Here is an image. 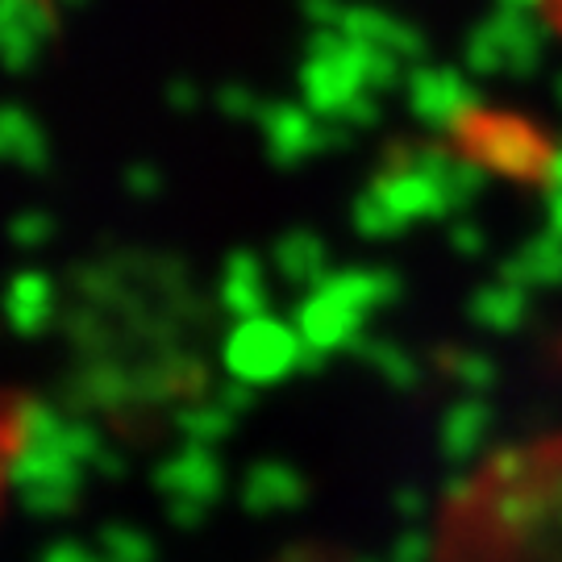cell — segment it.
I'll use <instances>...</instances> for the list:
<instances>
[{
	"label": "cell",
	"mask_w": 562,
	"mask_h": 562,
	"mask_svg": "<svg viewBox=\"0 0 562 562\" xmlns=\"http://www.w3.org/2000/svg\"><path fill=\"white\" fill-rule=\"evenodd\" d=\"M304 362V338L292 334L276 317H246L234 325V334L225 338V367L241 383L259 387V383H280L288 371H296Z\"/></svg>",
	"instance_id": "6da1fadb"
},
{
	"label": "cell",
	"mask_w": 562,
	"mask_h": 562,
	"mask_svg": "<svg viewBox=\"0 0 562 562\" xmlns=\"http://www.w3.org/2000/svg\"><path fill=\"white\" fill-rule=\"evenodd\" d=\"M454 138H462L467 155L483 167H496L504 176H521V180H533L550 171V150L542 146V138L525 125V121H483V117H467L454 130Z\"/></svg>",
	"instance_id": "7a4b0ae2"
},
{
	"label": "cell",
	"mask_w": 562,
	"mask_h": 562,
	"mask_svg": "<svg viewBox=\"0 0 562 562\" xmlns=\"http://www.w3.org/2000/svg\"><path fill=\"white\" fill-rule=\"evenodd\" d=\"M542 63V30L529 13L501 9V18L483 21L480 30L467 38V67L480 76H533Z\"/></svg>",
	"instance_id": "3957f363"
},
{
	"label": "cell",
	"mask_w": 562,
	"mask_h": 562,
	"mask_svg": "<svg viewBox=\"0 0 562 562\" xmlns=\"http://www.w3.org/2000/svg\"><path fill=\"white\" fill-rule=\"evenodd\" d=\"M155 483H159L162 496H167L171 521L192 529L204 517V508L222 496L225 475L222 467H217V459L209 454V446H188L183 454L162 462L159 471H155Z\"/></svg>",
	"instance_id": "277c9868"
},
{
	"label": "cell",
	"mask_w": 562,
	"mask_h": 562,
	"mask_svg": "<svg viewBox=\"0 0 562 562\" xmlns=\"http://www.w3.org/2000/svg\"><path fill=\"white\" fill-rule=\"evenodd\" d=\"M262 138H267V150L280 167H296V162L313 159L322 150H338L346 146V130L338 121H325L317 113H301L296 104H267L262 109Z\"/></svg>",
	"instance_id": "5b68a950"
},
{
	"label": "cell",
	"mask_w": 562,
	"mask_h": 562,
	"mask_svg": "<svg viewBox=\"0 0 562 562\" xmlns=\"http://www.w3.org/2000/svg\"><path fill=\"white\" fill-rule=\"evenodd\" d=\"M404 88H408V104H413V113L434 130H459L467 117H475V109H480V97H475V88L462 80L459 71H450V67H429V63H417L408 76H404Z\"/></svg>",
	"instance_id": "8992f818"
},
{
	"label": "cell",
	"mask_w": 562,
	"mask_h": 562,
	"mask_svg": "<svg viewBox=\"0 0 562 562\" xmlns=\"http://www.w3.org/2000/svg\"><path fill=\"white\" fill-rule=\"evenodd\" d=\"M362 317L359 308H350V304H341L338 296H329V292H308V301L296 308V322H301V338L313 346V350H322V355H334V350H346L350 341L362 334Z\"/></svg>",
	"instance_id": "52a82bcc"
},
{
	"label": "cell",
	"mask_w": 562,
	"mask_h": 562,
	"mask_svg": "<svg viewBox=\"0 0 562 562\" xmlns=\"http://www.w3.org/2000/svg\"><path fill=\"white\" fill-rule=\"evenodd\" d=\"M341 34L350 42H359V46H375V50H387V55H396L401 63H422L425 59V38L408 25V21H396L380 13V9H346V18L338 25Z\"/></svg>",
	"instance_id": "ba28073f"
},
{
	"label": "cell",
	"mask_w": 562,
	"mask_h": 562,
	"mask_svg": "<svg viewBox=\"0 0 562 562\" xmlns=\"http://www.w3.org/2000/svg\"><path fill=\"white\" fill-rule=\"evenodd\" d=\"M4 55L13 71H30L38 59L42 42L50 38L55 18L46 9V0H4Z\"/></svg>",
	"instance_id": "9c48e42d"
},
{
	"label": "cell",
	"mask_w": 562,
	"mask_h": 562,
	"mask_svg": "<svg viewBox=\"0 0 562 562\" xmlns=\"http://www.w3.org/2000/svg\"><path fill=\"white\" fill-rule=\"evenodd\" d=\"M371 188L380 192L383 201H387V209H392L404 225L429 222V217H446L442 192H438L434 180L422 176V171H396V167H392V171L380 176Z\"/></svg>",
	"instance_id": "30bf717a"
},
{
	"label": "cell",
	"mask_w": 562,
	"mask_h": 562,
	"mask_svg": "<svg viewBox=\"0 0 562 562\" xmlns=\"http://www.w3.org/2000/svg\"><path fill=\"white\" fill-rule=\"evenodd\" d=\"M304 501V480L288 467V462L267 459L259 467H250V475L241 483V504L250 513H283V508H296Z\"/></svg>",
	"instance_id": "8fae6325"
},
{
	"label": "cell",
	"mask_w": 562,
	"mask_h": 562,
	"mask_svg": "<svg viewBox=\"0 0 562 562\" xmlns=\"http://www.w3.org/2000/svg\"><path fill=\"white\" fill-rule=\"evenodd\" d=\"M276 271L292 288L304 292H317L329 280V255H325V241L308 229H292L276 241Z\"/></svg>",
	"instance_id": "7c38bea8"
},
{
	"label": "cell",
	"mask_w": 562,
	"mask_h": 562,
	"mask_svg": "<svg viewBox=\"0 0 562 562\" xmlns=\"http://www.w3.org/2000/svg\"><path fill=\"white\" fill-rule=\"evenodd\" d=\"M501 280L517 283L525 292H542V288H562V238L546 229L542 238L525 241L521 250L501 267Z\"/></svg>",
	"instance_id": "4fadbf2b"
},
{
	"label": "cell",
	"mask_w": 562,
	"mask_h": 562,
	"mask_svg": "<svg viewBox=\"0 0 562 562\" xmlns=\"http://www.w3.org/2000/svg\"><path fill=\"white\" fill-rule=\"evenodd\" d=\"M487 425H492V408L480 396H467V401L450 404L442 417V454L450 467H462L467 459H475V450L487 438Z\"/></svg>",
	"instance_id": "5bb4252c"
},
{
	"label": "cell",
	"mask_w": 562,
	"mask_h": 562,
	"mask_svg": "<svg viewBox=\"0 0 562 562\" xmlns=\"http://www.w3.org/2000/svg\"><path fill=\"white\" fill-rule=\"evenodd\" d=\"M55 317V283L42 271H21L9 288V322L18 325L21 338L42 334Z\"/></svg>",
	"instance_id": "9a60e30c"
},
{
	"label": "cell",
	"mask_w": 562,
	"mask_h": 562,
	"mask_svg": "<svg viewBox=\"0 0 562 562\" xmlns=\"http://www.w3.org/2000/svg\"><path fill=\"white\" fill-rule=\"evenodd\" d=\"M467 313H471V322L480 325V329H492V334H513L517 325H525V313H529V292L517 288V283H487L480 288L471 304H467Z\"/></svg>",
	"instance_id": "2e32d148"
},
{
	"label": "cell",
	"mask_w": 562,
	"mask_h": 562,
	"mask_svg": "<svg viewBox=\"0 0 562 562\" xmlns=\"http://www.w3.org/2000/svg\"><path fill=\"white\" fill-rule=\"evenodd\" d=\"M222 304L238 322L262 317V308H267V276H262V262L255 255H229L222 280Z\"/></svg>",
	"instance_id": "e0dca14e"
},
{
	"label": "cell",
	"mask_w": 562,
	"mask_h": 562,
	"mask_svg": "<svg viewBox=\"0 0 562 562\" xmlns=\"http://www.w3.org/2000/svg\"><path fill=\"white\" fill-rule=\"evenodd\" d=\"M346 350H350V355H359L362 362H371L383 380L392 383V387H401V392H413V387L422 383V367H417V359H413L408 350H401L396 341L367 338V334H359Z\"/></svg>",
	"instance_id": "ac0fdd59"
},
{
	"label": "cell",
	"mask_w": 562,
	"mask_h": 562,
	"mask_svg": "<svg viewBox=\"0 0 562 562\" xmlns=\"http://www.w3.org/2000/svg\"><path fill=\"white\" fill-rule=\"evenodd\" d=\"M0 138H4V155L25 167V171H42L46 159H50V150H46V134H42V125L21 104H13L9 113H4V125H0Z\"/></svg>",
	"instance_id": "d6986e66"
},
{
	"label": "cell",
	"mask_w": 562,
	"mask_h": 562,
	"mask_svg": "<svg viewBox=\"0 0 562 562\" xmlns=\"http://www.w3.org/2000/svg\"><path fill=\"white\" fill-rule=\"evenodd\" d=\"M176 425H180V434L192 446H213V442H222L225 434L234 429V413H229L222 401L188 404V408L176 413Z\"/></svg>",
	"instance_id": "ffe728a7"
},
{
	"label": "cell",
	"mask_w": 562,
	"mask_h": 562,
	"mask_svg": "<svg viewBox=\"0 0 562 562\" xmlns=\"http://www.w3.org/2000/svg\"><path fill=\"white\" fill-rule=\"evenodd\" d=\"M101 559L104 562H155V542L134 525H109L101 529Z\"/></svg>",
	"instance_id": "44dd1931"
},
{
	"label": "cell",
	"mask_w": 562,
	"mask_h": 562,
	"mask_svg": "<svg viewBox=\"0 0 562 562\" xmlns=\"http://www.w3.org/2000/svg\"><path fill=\"white\" fill-rule=\"evenodd\" d=\"M355 229H359L362 238H392V234L404 229V222L387 209V201H383L375 188H367L359 196V204H355Z\"/></svg>",
	"instance_id": "7402d4cb"
},
{
	"label": "cell",
	"mask_w": 562,
	"mask_h": 562,
	"mask_svg": "<svg viewBox=\"0 0 562 562\" xmlns=\"http://www.w3.org/2000/svg\"><path fill=\"white\" fill-rule=\"evenodd\" d=\"M446 371H450L467 392H487L492 383L501 380L496 362L487 359V355H475V350H450V355H446Z\"/></svg>",
	"instance_id": "603a6c76"
},
{
	"label": "cell",
	"mask_w": 562,
	"mask_h": 562,
	"mask_svg": "<svg viewBox=\"0 0 562 562\" xmlns=\"http://www.w3.org/2000/svg\"><path fill=\"white\" fill-rule=\"evenodd\" d=\"M217 104H222V113H229V117H241V121H259L262 109H267V104H262L250 88H241V83H225L222 97H217Z\"/></svg>",
	"instance_id": "cb8c5ba5"
},
{
	"label": "cell",
	"mask_w": 562,
	"mask_h": 562,
	"mask_svg": "<svg viewBox=\"0 0 562 562\" xmlns=\"http://www.w3.org/2000/svg\"><path fill=\"white\" fill-rule=\"evenodd\" d=\"M46 238H50V217L46 213H18L13 217V241L21 250H34Z\"/></svg>",
	"instance_id": "d4e9b609"
},
{
	"label": "cell",
	"mask_w": 562,
	"mask_h": 562,
	"mask_svg": "<svg viewBox=\"0 0 562 562\" xmlns=\"http://www.w3.org/2000/svg\"><path fill=\"white\" fill-rule=\"evenodd\" d=\"M429 554H434V546L422 529H404L392 546V562H429Z\"/></svg>",
	"instance_id": "484cf974"
},
{
	"label": "cell",
	"mask_w": 562,
	"mask_h": 562,
	"mask_svg": "<svg viewBox=\"0 0 562 562\" xmlns=\"http://www.w3.org/2000/svg\"><path fill=\"white\" fill-rule=\"evenodd\" d=\"M450 241H454V250H459V255H467V259H480L483 250H487L483 229H480V225H471V222L454 225V229H450Z\"/></svg>",
	"instance_id": "4316f807"
},
{
	"label": "cell",
	"mask_w": 562,
	"mask_h": 562,
	"mask_svg": "<svg viewBox=\"0 0 562 562\" xmlns=\"http://www.w3.org/2000/svg\"><path fill=\"white\" fill-rule=\"evenodd\" d=\"M125 183H130V192L142 196V201H150V196L162 188L159 171H155V167H146V162H134V167H130V176H125Z\"/></svg>",
	"instance_id": "83f0119b"
},
{
	"label": "cell",
	"mask_w": 562,
	"mask_h": 562,
	"mask_svg": "<svg viewBox=\"0 0 562 562\" xmlns=\"http://www.w3.org/2000/svg\"><path fill=\"white\" fill-rule=\"evenodd\" d=\"M167 104H171V109H180V113H192V109L201 104L196 83H192V80H171V83H167Z\"/></svg>",
	"instance_id": "f1b7e54d"
},
{
	"label": "cell",
	"mask_w": 562,
	"mask_h": 562,
	"mask_svg": "<svg viewBox=\"0 0 562 562\" xmlns=\"http://www.w3.org/2000/svg\"><path fill=\"white\" fill-rule=\"evenodd\" d=\"M492 475H496V480H504V483L521 480V475H525L521 450H504V454H496V462H492Z\"/></svg>",
	"instance_id": "f546056e"
},
{
	"label": "cell",
	"mask_w": 562,
	"mask_h": 562,
	"mask_svg": "<svg viewBox=\"0 0 562 562\" xmlns=\"http://www.w3.org/2000/svg\"><path fill=\"white\" fill-rule=\"evenodd\" d=\"M42 562H104L101 554H88L83 546H50Z\"/></svg>",
	"instance_id": "4dcf8cb0"
},
{
	"label": "cell",
	"mask_w": 562,
	"mask_h": 562,
	"mask_svg": "<svg viewBox=\"0 0 562 562\" xmlns=\"http://www.w3.org/2000/svg\"><path fill=\"white\" fill-rule=\"evenodd\" d=\"M546 222H550V234L562 238V188H550L546 196Z\"/></svg>",
	"instance_id": "1f68e13d"
},
{
	"label": "cell",
	"mask_w": 562,
	"mask_h": 562,
	"mask_svg": "<svg viewBox=\"0 0 562 562\" xmlns=\"http://www.w3.org/2000/svg\"><path fill=\"white\" fill-rule=\"evenodd\" d=\"M396 508H401L404 517H413V521H417V517H422V513H425L422 492H413V487H404L401 496H396Z\"/></svg>",
	"instance_id": "d6a6232c"
},
{
	"label": "cell",
	"mask_w": 562,
	"mask_h": 562,
	"mask_svg": "<svg viewBox=\"0 0 562 562\" xmlns=\"http://www.w3.org/2000/svg\"><path fill=\"white\" fill-rule=\"evenodd\" d=\"M538 0H501V9H517V13H529Z\"/></svg>",
	"instance_id": "836d02e7"
},
{
	"label": "cell",
	"mask_w": 562,
	"mask_h": 562,
	"mask_svg": "<svg viewBox=\"0 0 562 562\" xmlns=\"http://www.w3.org/2000/svg\"><path fill=\"white\" fill-rule=\"evenodd\" d=\"M554 88H559V101H562V76H559V83H554Z\"/></svg>",
	"instance_id": "e575fe53"
}]
</instances>
